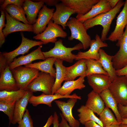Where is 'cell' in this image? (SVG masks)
Returning a JSON list of instances; mask_svg holds the SVG:
<instances>
[{
  "instance_id": "obj_12",
  "label": "cell",
  "mask_w": 127,
  "mask_h": 127,
  "mask_svg": "<svg viewBox=\"0 0 127 127\" xmlns=\"http://www.w3.org/2000/svg\"><path fill=\"white\" fill-rule=\"evenodd\" d=\"M75 98L81 100V97L75 93L69 95H63L55 94L52 95H46L42 93L41 95L36 96L32 95L30 98L28 102L34 107H36L40 104H44L49 107L52 106V103L53 101L60 99Z\"/></svg>"
},
{
  "instance_id": "obj_45",
  "label": "cell",
  "mask_w": 127,
  "mask_h": 127,
  "mask_svg": "<svg viewBox=\"0 0 127 127\" xmlns=\"http://www.w3.org/2000/svg\"><path fill=\"white\" fill-rule=\"evenodd\" d=\"M44 3L47 5L50 6H55L59 3L60 1L59 0H43Z\"/></svg>"
},
{
  "instance_id": "obj_44",
  "label": "cell",
  "mask_w": 127,
  "mask_h": 127,
  "mask_svg": "<svg viewBox=\"0 0 127 127\" xmlns=\"http://www.w3.org/2000/svg\"><path fill=\"white\" fill-rule=\"evenodd\" d=\"M84 125L85 127H103L93 121H90L87 122Z\"/></svg>"
},
{
  "instance_id": "obj_31",
  "label": "cell",
  "mask_w": 127,
  "mask_h": 127,
  "mask_svg": "<svg viewBox=\"0 0 127 127\" xmlns=\"http://www.w3.org/2000/svg\"><path fill=\"white\" fill-rule=\"evenodd\" d=\"M77 111L79 121L83 125L90 121H93L101 126L104 127L103 124L99 118L96 116L93 112L85 105H82L78 108Z\"/></svg>"
},
{
  "instance_id": "obj_20",
  "label": "cell",
  "mask_w": 127,
  "mask_h": 127,
  "mask_svg": "<svg viewBox=\"0 0 127 127\" xmlns=\"http://www.w3.org/2000/svg\"><path fill=\"white\" fill-rule=\"evenodd\" d=\"M0 91H16L19 89L9 66L0 70Z\"/></svg>"
},
{
  "instance_id": "obj_37",
  "label": "cell",
  "mask_w": 127,
  "mask_h": 127,
  "mask_svg": "<svg viewBox=\"0 0 127 127\" xmlns=\"http://www.w3.org/2000/svg\"><path fill=\"white\" fill-rule=\"evenodd\" d=\"M20 127H34L32 120L26 109L21 120L18 123Z\"/></svg>"
},
{
  "instance_id": "obj_41",
  "label": "cell",
  "mask_w": 127,
  "mask_h": 127,
  "mask_svg": "<svg viewBox=\"0 0 127 127\" xmlns=\"http://www.w3.org/2000/svg\"><path fill=\"white\" fill-rule=\"evenodd\" d=\"M117 76H124L127 77V65L120 69L116 70Z\"/></svg>"
},
{
  "instance_id": "obj_13",
  "label": "cell",
  "mask_w": 127,
  "mask_h": 127,
  "mask_svg": "<svg viewBox=\"0 0 127 127\" xmlns=\"http://www.w3.org/2000/svg\"><path fill=\"white\" fill-rule=\"evenodd\" d=\"M124 5L122 10L117 17L115 28L107 38V40L116 41L120 38L124 33V28L127 25V0H125Z\"/></svg>"
},
{
  "instance_id": "obj_19",
  "label": "cell",
  "mask_w": 127,
  "mask_h": 127,
  "mask_svg": "<svg viewBox=\"0 0 127 127\" xmlns=\"http://www.w3.org/2000/svg\"><path fill=\"white\" fill-rule=\"evenodd\" d=\"M46 59L41 50V46H39L36 49L26 55L15 58L9 67L12 70L17 67L30 64L34 61L39 60H44Z\"/></svg>"
},
{
  "instance_id": "obj_33",
  "label": "cell",
  "mask_w": 127,
  "mask_h": 127,
  "mask_svg": "<svg viewBox=\"0 0 127 127\" xmlns=\"http://www.w3.org/2000/svg\"><path fill=\"white\" fill-rule=\"evenodd\" d=\"M86 60L87 70L86 76L94 74H103L108 76L99 60L92 59Z\"/></svg>"
},
{
  "instance_id": "obj_29",
  "label": "cell",
  "mask_w": 127,
  "mask_h": 127,
  "mask_svg": "<svg viewBox=\"0 0 127 127\" xmlns=\"http://www.w3.org/2000/svg\"><path fill=\"white\" fill-rule=\"evenodd\" d=\"M99 94L103 101L105 107L112 110L114 113L118 122L121 124L122 118L118 110V103L108 88L105 89Z\"/></svg>"
},
{
  "instance_id": "obj_11",
  "label": "cell",
  "mask_w": 127,
  "mask_h": 127,
  "mask_svg": "<svg viewBox=\"0 0 127 127\" xmlns=\"http://www.w3.org/2000/svg\"><path fill=\"white\" fill-rule=\"evenodd\" d=\"M78 99L76 98H69L67 102L60 100L54 101L61 111L64 119L71 127H79L80 126V123L79 121L74 118L72 112V109Z\"/></svg>"
},
{
  "instance_id": "obj_10",
  "label": "cell",
  "mask_w": 127,
  "mask_h": 127,
  "mask_svg": "<svg viewBox=\"0 0 127 127\" xmlns=\"http://www.w3.org/2000/svg\"><path fill=\"white\" fill-rule=\"evenodd\" d=\"M108 44L103 41L99 35H96L95 39L91 40L90 45V48L85 52H80L76 55L75 60L92 59L99 60L100 58L99 50L100 48L108 46Z\"/></svg>"
},
{
  "instance_id": "obj_3",
  "label": "cell",
  "mask_w": 127,
  "mask_h": 127,
  "mask_svg": "<svg viewBox=\"0 0 127 127\" xmlns=\"http://www.w3.org/2000/svg\"><path fill=\"white\" fill-rule=\"evenodd\" d=\"M83 49L81 43H79L73 47H66L63 43L62 40L60 39L55 43L53 48L48 51L43 52L45 58L53 57L63 61H65L69 63H72L75 60L76 55L72 53L74 50L79 51Z\"/></svg>"
},
{
  "instance_id": "obj_15",
  "label": "cell",
  "mask_w": 127,
  "mask_h": 127,
  "mask_svg": "<svg viewBox=\"0 0 127 127\" xmlns=\"http://www.w3.org/2000/svg\"><path fill=\"white\" fill-rule=\"evenodd\" d=\"M60 1L74 10L76 16L84 15L91 9L99 0H60Z\"/></svg>"
},
{
  "instance_id": "obj_16",
  "label": "cell",
  "mask_w": 127,
  "mask_h": 127,
  "mask_svg": "<svg viewBox=\"0 0 127 127\" xmlns=\"http://www.w3.org/2000/svg\"><path fill=\"white\" fill-rule=\"evenodd\" d=\"M54 10V8H50L47 5H44L39 12L38 18L33 24L34 33L37 35L45 30L46 25L51 20Z\"/></svg>"
},
{
  "instance_id": "obj_42",
  "label": "cell",
  "mask_w": 127,
  "mask_h": 127,
  "mask_svg": "<svg viewBox=\"0 0 127 127\" xmlns=\"http://www.w3.org/2000/svg\"><path fill=\"white\" fill-rule=\"evenodd\" d=\"M53 120L52 124L53 127H59V116L56 112L53 113Z\"/></svg>"
},
{
  "instance_id": "obj_18",
  "label": "cell",
  "mask_w": 127,
  "mask_h": 127,
  "mask_svg": "<svg viewBox=\"0 0 127 127\" xmlns=\"http://www.w3.org/2000/svg\"><path fill=\"white\" fill-rule=\"evenodd\" d=\"M88 83L93 91L100 94L108 88L111 81L108 76L103 74H94L87 76Z\"/></svg>"
},
{
  "instance_id": "obj_46",
  "label": "cell",
  "mask_w": 127,
  "mask_h": 127,
  "mask_svg": "<svg viewBox=\"0 0 127 127\" xmlns=\"http://www.w3.org/2000/svg\"><path fill=\"white\" fill-rule=\"evenodd\" d=\"M53 120V116L52 115H51L48 118L45 125L42 127H50L52 124Z\"/></svg>"
},
{
  "instance_id": "obj_28",
  "label": "cell",
  "mask_w": 127,
  "mask_h": 127,
  "mask_svg": "<svg viewBox=\"0 0 127 127\" xmlns=\"http://www.w3.org/2000/svg\"><path fill=\"white\" fill-rule=\"evenodd\" d=\"M99 52L100 58L99 60L103 69L108 73L112 82L117 76L116 70L114 67L113 65L112 59L113 56L108 55L101 48L99 49Z\"/></svg>"
},
{
  "instance_id": "obj_43",
  "label": "cell",
  "mask_w": 127,
  "mask_h": 127,
  "mask_svg": "<svg viewBox=\"0 0 127 127\" xmlns=\"http://www.w3.org/2000/svg\"><path fill=\"white\" fill-rule=\"evenodd\" d=\"M60 115L61 118V120L59 123V127H71L68 124L67 122L64 119L62 113H60Z\"/></svg>"
},
{
  "instance_id": "obj_49",
  "label": "cell",
  "mask_w": 127,
  "mask_h": 127,
  "mask_svg": "<svg viewBox=\"0 0 127 127\" xmlns=\"http://www.w3.org/2000/svg\"><path fill=\"white\" fill-rule=\"evenodd\" d=\"M121 124L127 125V118L122 119V122Z\"/></svg>"
},
{
  "instance_id": "obj_21",
  "label": "cell",
  "mask_w": 127,
  "mask_h": 127,
  "mask_svg": "<svg viewBox=\"0 0 127 127\" xmlns=\"http://www.w3.org/2000/svg\"><path fill=\"white\" fill-rule=\"evenodd\" d=\"M111 9L107 0H99L87 13L84 15L76 16V18L79 21L84 23L86 21L100 14L107 12Z\"/></svg>"
},
{
  "instance_id": "obj_34",
  "label": "cell",
  "mask_w": 127,
  "mask_h": 127,
  "mask_svg": "<svg viewBox=\"0 0 127 127\" xmlns=\"http://www.w3.org/2000/svg\"><path fill=\"white\" fill-rule=\"evenodd\" d=\"M26 91L20 89L16 91H0V101L16 102L24 96Z\"/></svg>"
},
{
  "instance_id": "obj_32",
  "label": "cell",
  "mask_w": 127,
  "mask_h": 127,
  "mask_svg": "<svg viewBox=\"0 0 127 127\" xmlns=\"http://www.w3.org/2000/svg\"><path fill=\"white\" fill-rule=\"evenodd\" d=\"M5 10L11 16L16 20L22 21L25 24H30L25 16L23 8L14 4H10L6 7Z\"/></svg>"
},
{
  "instance_id": "obj_50",
  "label": "cell",
  "mask_w": 127,
  "mask_h": 127,
  "mask_svg": "<svg viewBox=\"0 0 127 127\" xmlns=\"http://www.w3.org/2000/svg\"><path fill=\"white\" fill-rule=\"evenodd\" d=\"M120 127H127V125L124 124H120Z\"/></svg>"
},
{
  "instance_id": "obj_30",
  "label": "cell",
  "mask_w": 127,
  "mask_h": 127,
  "mask_svg": "<svg viewBox=\"0 0 127 127\" xmlns=\"http://www.w3.org/2000/svg\"><path fill=\"white\" fill-rule=\"evenodd\" d=\"M63 61L56 59L54 64L56 69L55 81L53 86L52 94L55 92L61 87V84L64 81L66 75V67L63 64Z\"/></svg>"
},
{
  "instance_id": "obj_36",
  "label": "cell",
  "mask_w": 127,
  "mask_h": 127,
  "mask_svg": "<svg viewBox=\"0 0 127 127\" xmlns=\"http://www.w3.org/2000/svg\"><path fill=\"white\" fill-rule=\"evenodd\" d=\"M16 101H0V111L6 115L9 120V124L12 121Z\"/></svg>"
},
{
  "instance_id": "obj_48",
  "label": "cell",
  "mask_w": 127,
  "mask_h": 127,
  "mask_svg": "<svg viewBox=\"0 0 127 127\" xmlns=\"http://www.w3.org/2000/svg\"><path fill=\"white\" fill-rule=\"evenodd\" d=\"M120 124L119 123H115L106 127H120Z\"/></svg>"
},
{
  "instance_id": "obj_17",
  "label": "cell",
  "mask_w": 127,
  "mask_h": 127,
  "mask_svg": "<svg viewBox=\"0 0 127 127\" xmlns=\"http://www.w3.org/2000/svg\"><path fill=\"white\" fill-rule=\"evenodd\" d=\"M5 13L6 22L3 32L5 36L9 34L19 31L33 32V25L23 23L11 16L5 10Z\"/></svg>"
},
{
  "instance_id": "obj_1",
  "label": "cell",
  "mask_w": 127,
  "mask_h": 127,
  "mask_svg": "<svg viewBox=\"0 0 127 127\" xmlns=\"http://www.w3.org/2000/svg\"><path fill=\"white\" fill-rule=\"evenodd\" d=\"M125 3L123 0H119L116 6L110 11L100 14L85 22L83 23L87 29L96 25L102 26L103 29L101 39L103 42L107 40V36L110 29L111 23Z\"/></svg>"
},
{
  "instance_id": "obj_22",
  "label": "cell",
  "mask_w": 127,
  "mask_h": 127,
  "mask_svg": "<svg viewBox=\"0 0 127 127\" xmlns=\"http://www.w3.org/2000/svg\"><path fill=\"white\" fill-rule=\"evenodd\" d=\"M44 3L43 0L36 2L30 0H25L23 8L26 16L27 19L30 24L33 25L35 23L37 15Z\"/></svg>"
},
{
  "instance_id": "obj_4",
  "label": "cell",
  "mask_w": 127,
  "mask_h": 127,
  "mask_svg": "<svg viewBox=\"0 0 127 127\" xmlns=\"http://www.w3.org/2000/svg\"><path fill=\"white\" fill-rule=\"evenodd\" d=\"M66 25L71 32V36L68 38L69 40L75 39L79 41L82 44L84 50L90 47L91 40L87 33V30L83 23L79 21L76 18L71 17L67 21Z\"/></svg>"
},
{
  "instance_id": "obj_39",
  "label": "cell",
  "mask_w": 127,
  "mask_h": 127,
  "mask_svg": "<svg viewBox=\"0 0 127 127\" xmlns=\"http://www.w3.org/2000/svg\"><path fill=\"white\" fill-rule=\"evenodd\" d=\"M25 1V0H4L1 6L0 9L5 10L6 7L10 4H14L19 7L23 8L24 3Z\"/></svg>"
},
{
  "instance_id": "obj_23",
  "label": "cell",
  "mask_w": 127,
  "mask_h": 127,
  "mask_svg": "<svg viewBox=\"0 0 127 127\" xmlns=\"http://www.w3.org/2000/svg\"><path fill=\"white\" fill-rule=\"evenodd\" d=\"M87 70L86 60L83 59L78 60L72 65L66 67L65 82L74 80L79 76L86 77Z\"/></svg>"
},
{
  "instance_id": "obj_35",
  "label": "cell",
  "mask_w": 127,
  "mask_h": 127,
  "mask_svg": "<svg viewBox=\"0 0 127 127\" xmlns=\"http://www.w3.org/2000/svg\"><path fill=\"white\" fill-rule=\"evenodd\" d=\"M99 115V118L102 122L104 127H106L114 123H119L111 111L106 107H105Z\"/></svg>"
},
{
  "instance_id": "obj_8",
  "label": "cell",
  "mask_w": 127,
  "mask_h": 127,
  "mask_svg": "<svg viewBox=\"0 0 127 127\" xmlns=\"http://www.w3.org/2000/svg\"><path fill=\"white\" fill-rule=\"evenodd\" d=\"M108 89L118 103L127 105V77L117 76Z\"/></svg>"
},
{
  "instance_id": "obj_24",
  "label": "cell",
  "mask_w": 127,
  "mask_h": 127,
  "mask_svg": "<svg viewBox=\"0 0 127 127\" xmlns=\"http://www.w3.org/2000/svg\"><path fill=\"white\" fill-rule=\"evenodd\" d=\"M33 95V93L27 90L24 96L16 102L14 109L13 119L11 123L15 124L21 120L26 109L30 97Z\"/></svg>"
},
{
  "instance_id": "obj_6",
  "label": "cell",
  "mask_w": 127,
  "mask_h": 127,
  "mask_svg": "<svg viewBox=\"0 0 127 127\" xmlns=\"http://www.w3.org/2000/svg\"><path fill=\"white\" fill-rule=\"evenodd\" d=\"M55 79L48 73L39 72L37 76L28 85L26 90L33 93L40 91L46 95L52 94Z\"/></svg>"
},
{
  "instance_id": "obj_7",
  "label": "cell",
  "mask_w": 127,
  "mask_h": 127,
  "mask_svg": "<svg viewBox=\"0 0 127 127\" xmlns=\"http://www.w3.org/2000/svg\"><path fill=\"white\" fill-rule=\"evenodd\" d=\"M63 30L60 26L51 20L45 30L41 33L34 36L33 38L40 40L44 44L50 42L55 43L57 41V37L65 38L67 36V33Z\"/></svg>"
},
{
  "instance_id": "obj_25",
  "label": "cell",
  "mask_w": 127,
  "mask_h": 127,
  "mask_svg": "<svg viewBox=\"0 0 127 127\" xmlns=\"http://www.w3.org/2000/svg\"><path fill=\"white\" fill-rule=\"evenodd\" d=\"M84 76H80L77 79L65 81L62 86L55 94L63 95H69L74 90H82L85 87L84 84Z\"/></svg>"
},
{
  "instance_id": "obj_2",
  "label": "cell",
  "mask_w": 127,
  "mask_h": 127,
  "mask_svg": "<svg viewBox=\"0 0 127 127\" xmlns=\"http://www.w3.org/2000/svg\"><path fill=\"white\" fill-rule=\"evenodd\" d=\"M21 43L20 46L14 50L9 52H0V69H3L9 65L18 56L27 53L30 49L36 46H41L44 44L41 41H37L30 40L24 37L21 32Z\"/></svg>"
},
{
  "instance_id": "obj_38",
  "label": "cell",
  "mask_w": 127,
  "mask_h": 127,
  "mask_svg": "<svg viewBox=\"0 0 127 127\" xmlns=\"http://www.w3.org/2000/svg\"><path fill=\"white\" fill-rule=\"evenodd\" d=\"M1 15L0 17V47H1L5 41V37L3 32V28L5 27V10H1Z\"/></svg>"
},
{
  "instance_id": "obj_47",
  "label": "cell",
  "mask_w": 127,
  "mask_h": 127,
  "mask_svg": "<svg viewBox=\"0 0 127 127\" xmlns=\"http://www.w3.org/2000/svg\"><path fill=\"white\" fill-rule=\"evenodd\" d=\"M119 0H107L111 9L114 8L116 5Z\"/></svg>"
},
{
  "instance_id": "obj_9",
  "label": "cell",
  "mask_w": 127,
  "mask_h": 127,
  "mask_svg": "<svg viewBox=\"0 0 127 127\" xmlns=\"http://www.w3.org/2000/svg\"><path fill=\"white\" fill-rule=\"evenodd\" d=\"M116 45L119 49L113 56L112 62L114 67L117 70L127 65V25L123 35L117 41Z\"/></svg>"
},
{
  "instance_id": "obj_51",
  "label": "cell",
  "mask_w": 127,
  "mask_h": 127,
  "mask_svg": "<svg viewBox=\"0 0 127 127\" xmlns=\"http://www.w3.org/2000/svg\"><path fill=\"white\" fill-rule=\"evenodd\" d=\"M18 127H20L18 125Z\"/></svg>"
},
{
  "instance_id": "obj_27",
  "label": "cell",
  "mask_w": 127,
  "mask_h": 127,
  "mask_svg": "<svg viewBox=\"0 0 127 127\" xmlns=\"http://www.w3.org/2000/svg\"><path fill=\"white\" fill-rule=\"evenodd\" d=\"M56 59L53 57L46 58L42 61L26 65L24 66L36 69L41 72L46 73L54 77L56 75V69L53 66Z\"/></svg>"
},
{
  "instance_id": "obj_14",
  "label": "cell",
  "mask_w": 127,
  "mask_h": 127,
  "mask_svg": "<svg viewBox=\"0 0 127 127\" xmlns=\"http://www.w3.org/2000/svg\"><path fill=\"white\" fill-rule=\"evenodd\" d=\"M56 10L53 13L51 20L53 22L66 29L67 23L70 16L75 13V11L61 2L55 6Z\"/></svg>"
},
{
  "instance_id": "obj_40",
  "label": "cell",
  "mask_w": 127,
  "mask_h": 127,
  "mask_svg": "<svg viewBox=\"0 0 127 127\" xmlns=\"http://www.w3.org/2000/svg\"><path fill=\"white\" fill-rule=\"evenodd\" d=\"M118 107L119 112L122 119L127 118V105L124 106L118 104Z\"/></svg>"
},
{
  "instance_id": "obj_26",
  "label": "cell",
  "mask_w": 127,
  "mask_h": 127,
  "mask_svg": "<svg viewBox=\"0 0 127 127\" xmlns=\"http://www.w3.org/2000/svg\"><path fill=\"white\" fill-rule=\"evenodd\" d=\"M85 105L99 115L105 107V103L99 94L93 90L87 95Z\"/></svg>"
},
{
  "instance_id": "obj_5",
  "label": "cell",
  "mask_w": 127,
  "mask_h": 127,
  "mask_svg": "<svg viewBox=\"0 0 127 127\" xmlns=\"http://www.w3.org/2000/svg\"><path fill=\"white\" fill-rule=\"evenodd\" d=\"M11 71L19 89L25 90L28 85L37 76L39 72L36 69L22 66Z\"/></svg>"
}]
</instances>
